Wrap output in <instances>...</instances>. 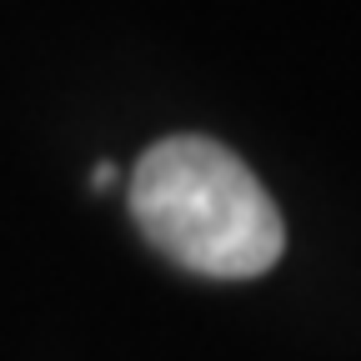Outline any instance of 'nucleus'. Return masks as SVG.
Returning a JSON list of instances; mask_svg holds the SVG:
<instances>
[{"instance_id":"f03ea898","label":"nucleus","mask_w":361,"mask_h":361,"mask_svg":"<svg viewBox=\"0 0 361 361\" xmlns=\"http://www.w3.org/2000/svg\"><path fill=\"white\" fill-rule=\"evenodd\" d=\"M111 180H116V166H111V161H101V166H96V191H106Z\"/></svg>"},{"instance_id":"f257e3e1","label":"nucleus","mask_w":361,"mask_h":361,"mask_svg":"<svg viewBox=\"0 0 361 361\" xmlns=\"http://www.w3.org/2000/svg\"><path fill=\"white\" fill-rule=\"evenodd\" d=\"M130 221L166 261L216 281L261 276L286 246L276 201L211 135H166L135 161Z\"/></svg>"}]
</instances>
